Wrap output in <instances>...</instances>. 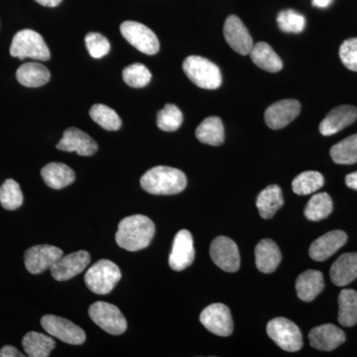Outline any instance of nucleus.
Instances as JSON below:
<instances>
[{
    "mask_svg": "<svg viewBox=\"0 0 357 357\" xmlns=\"http://www.w3.org/2000/svg\"><path fill=\"white\" fill-rule=\"evenodd\" d=\"M154 234L155 225L149 218L134 215L119 222L115 241L119 248L134 252L148 248Z\"/></svg>",
    "mask_w": 357,
    "mask_h": 357,
    "instance_id": "1",
    "label": "nucleus"
},
{
    "mask_svg": "<svg viewBox=\"0 0 357 357\" xmlns=\"http://www.w3.org/2000/svg\"><path fill=\"white\" fill-rule=\"evenodd\" d=\"M141 187L152 195H177L187 187V177L172 167L157 166L148 170L140 180Z\"/></svg>",
    "mask_w": 357,
    "mask_h": 357,
    "instance_id": "2",
    "label": "nucleus"
},
{
    "mask_svg": "<svg viewBox=\"0 0 357 357\" xmlns=\"http://www.w3.org/2000/svg\"><path fill=\"white\" fill-rule=\"evenodd\" d=\"M185 74L199 88L217 89L222 83V72L217 65L199 56H189L183 63Z\"/></svg>",
    "mask_w": 357,
    "mask_h": 357,
    "instance_id": "3",
    "label": "nucleus"
},
{
    "mask_svg": "<svg viewBox=\"0 0 357 357\" xmlns=\"http://www.w3.org/2000/svg\"><path fill=\"white\" fill-rule=\"evenodd\" d=\"M10 55L20 60L33 59L36 61L50 60L51 54L43 37L31 29L21 30L13 37Z\"/></svg>",
    "mask_w": 357,
    "mask_h": 357,
    "instance_id": "4",
    "label": "nucleus"
},
{
    "mask_svg": "<svg viewBox=\"0 0 357 357\" xmlns=\"http://www.w3.org/2000/svg\"><path fill=\"white\" fill-rule=\"evenodd\" d=\"M121 279L119 267L110 260H100L89 268L84 275V281L91 292L107 295L114 290Z\"/></svg>",
    "mask_w": 357,
    "mask_h": 357,
    "instance_id": "5",
    "label": "nucleus"
},
{
    "mask_svg": "<svg viewBox=\"0 0 357 357\" xmlns=\"http://www.w3.org/2000/svg\"><path fill=\"white\" fill-rule=\"evenodd\" d=\"M267 333L275 344L289 352L299 351L303 347V337L300 328L290 319L276 318L267 325Z\"/></svg>",
    "mask_w": 357,
    "mask_h": 357,
    "instance_id": "6",
    "label": "nucleus"
},
{
    "mask_svg": "<svg viewBox=\"0 0 357 357\" xmlns=\"http://www.w3.org/2000/svg\"><path fill=\"white\" fill-rule=\"evenodd\" d=\"M89 314L96 325L110 335H122L128 328V321L121 310L109 303H93L89 307Z\"/></svg>",
    "mask_w": 357,
    "mask_h": 357,
    "instance_id": "7",
    "label": "nucleus"
},
{
    "mask_svg": "<svg viewBox=\"0 0 357 357\" xmlns=\"http://www.w3.org/2000/svg\"><path fill=\"white\" fill-rule=\"evenodd\" d=\"M121 32L129 44L143 54L152 56L158 53V37L146 25L136 21H126L121 25Z\"/></svg>",
    "mask_w": 357,
    "mask_h": 357,
    "instance_id": "8",
    "label": "nucleus"
},
{
    "mask_svg": "<svg viewBox=\"0 0 357 357\" xmlns=\"http://www.w3.org/2000/svg\"><path fill=\"white\" fill-rule=\"evenodd\" d=\"M41 325L49 335L66 344L79 345L86 342V333L69 319L46 314L41 319Z\"/></svg>",
    "mask_w": 357,
    "mask_h": 357,
    "instance_id": "9",
    "label": "nucleus"
},
{
    "mask_svg": "<svg viewBox=\"0 0 357 357\" xmlns=\"http://www.w3.org/2000/svg\"><path fill=\"white\" fill-rule=\"evenodd\" d=\"M202 325L218 337H229L234 332V321L229 307L225 305L211 304L199 316Z\"/></svg>",
    "mask_w": 357,
    "mask_h": 357,
    "instance_id": "10",
    "label": "nucleus"
},
{
    "mask_svg": "<svg viewBox=\"0 0 357 357\" xmlns=\"http://www.w3.org/2000/svg\"><path fill=\"white\" fill-rule=\"evenodd\" d=\"M210 252L213 261L223 271L234 273L241 267L238 248L229 237H217L211 243Z\"/></svg>",
    "mask_w": 357,
    "mask_h": 357,
    "instance_id": "11",
    "label": "nucleus"
},
{
    "mask_svg": "<svg viewBox=\"0 0 357 357\" xmlns=\"http://www.w3.org/2000/svg\"><path fill=\"white\" fill-rule=\"evenodd\" d=\"M62 249L56 246L42 244L32 246L24 255L25 267L31 274H41L50 269L59 258L62 257Z\"/></svg>",
    "mask_w": 357,
    "mask_h": 357,
    "instance_id": "12",
    "label": "nucleus"
},
{
    "mask_svg": "<svg viewBox=\"0 0 357 357\" xmlns=\"http://www.w3.org/2000/svg\"><path fill=\"white\" fill-rule=\"evenodd\" d=\"M91 263V255L84 250L76 251L59 258L50 268L56 281H67L81 274Z\"/></svg>",
    "mask_w": 357,
    "mask_h": 357,
    "instance_id": "13",
    "label": "nucleus"
},
{
    "mask_svg": "<svg viewBox=\"0 0 357 357\" xmlns=\"http://www.w3.org/2000/svg\"><path fill=\"white\" fill-rule=\"evenodd\" d=\"M195 255L196 252L191 232L187 229L180 230L174 238L172 251L169 256V265L175 271H183L185 268L191 266Z\"/></svg>",
    "mask_w": 357,
    "mask_h": 357,
    "instance_id": "14",
    "label": "nucleus"
},
{
    "mask_svg": "<svg viewBox=\"0 0 357 357\" xmlns=\"http://www.w3.org/2000/svg\"><path fill=\"white\" fill-rule=\"evenodd\" d=\"M223 34L227 44L241 55H248L255 46L248 28L236 15H230L225 20Z\"/></svg>",
    "mask_w": 357,
    "mask_h": 357,
    "instance_id": "15",
    "label": "nucleus"
},
{
    "mask_svg": "<svg viewBox=\"0 0 357 357\" xmlns=\"http://www.w3.org/2000/svg\"><path fill=\"white\" fill-rule=\"evenodd\" d=\"M301 103L296 100H283L273 103L265 112L268 128L278 130L290 124L300 114Z\"/></svg>",
    "mask_w": 357,
    "mask_h": 357,
    "instance_id": "16",
    "label": "nucleus"
},
{
    "mask_svg": "<svg viewBox=\"0 0 357 357\" xmlns=\"http://www.w3.org/2000/svg\"><path fill=\"white\" fill-rule=\"evenodd\" d=\"M57 149L65 152H77L79 156H93L98 150V143L81 129H66Z\"/></svg>",
    "mask_w": 357,
    "mask_h": 357,
    "instance_id": "17",
    "label": "nucleus"
},
{
    "mask_svg": "<svg viewBox=\"0 0 357 357\" xmlns=\"http://www.w3.org/2000/svg\"><path fill=\"white\" fill-rule=\"evenodd\" d=\"M347 236L342 230H333L324 234L310 246L309 255L314 261H325L347 243Z\"/></svg>",
    "mask_w": 357,
    "mask_h": 357,
    "instance_id": "18",
    "label": "nucleus"
},
{
    "mask_svg": "<svg viewBox=\"0 0 357 357\" xmlns=\"http://www.w3.org/2000/svg\"><path fill=\"white\" fill-rule=\"evenodd\" d=\"M357 119V109L354 105H340L326 115L319 124V132L331 136L354 123Z\"/></svg>",
    "mask_w": 357,
    "mask_h": 357,
    "instance_id": "19",
    "label": "nucleus"
},
{
    "mask_svg": "<svg viewBox=\"0 0 357 357\" xmlns=\"http://www.w3.org/2000/svg\"><path fill=\"white\" fill-rule=\"evenodd\" d=\"M310 342L314 349L323 351H332L345 342V333L340 328L326 324L317 326L309 333Z\"/></svg>",
    "mask_w": 357,
    "mask_h": 357,
    "instance_id": "20",
    "label": "nucleus"
},
{
    "mask_svg": "<svg viewBox=\"0 0 357 357\" xmlns=\"http://www.w3.org/2000/svg\"><path fill=\"white\" fill-rule=\"evenodd\" d=\"M331 279L338 287H344L357 279V252L344 253L331 268Z\"/></svg>",
    "mask_w": 357,
    "mask_h": 357,
    "instance_id": "21",
    "label": "nucleus"
},
{
    "mask_svg": "<svg viewBox=\"0 0 357 357\" xmlns=\"http://www.w3.org/2000/svg\"><path fill=\"white\" fill-rule=\"evenodd\" d=\"M281 260L280 249L271 239H263L256 245V266L262 273L269 274L274 272L280 264Z\"/></svg>",
    "mask_w": 357,
    "mask_h": 357,
    "instance_id": "22",
    "label": "nucleus"
},
{
    "mask_svg": "<svg viewBox=\"0 0 357 357\" xmlns=\"http://www.w3.org/2000/svg\"><path fill=\"white\" fill-rule=\"evenodd\" d=\"M325 288V280L321 272L307 270L300 275L296 281V290L300 300L312 302Z\"/></svg>",
    "mask_w": 357,
    "mask_h": 357,
    "instance_id": "23",
    "label": "nucleus"
},
{
    "mask_svg": "<svg viewBox=\"0 0 357 357\" xmlns=\"http://www.w3.org/2000/svg\"><path fill=\"white\" fill-rule=\"evenodd\" d=\"M45 184L52 189L61 190L74 183L76 174L64 163L48 164L41 170Z\"/></svg>",
    "mask_w": 357,
    "mask_h": 357,
    "instance_id": "24",
    "label": "nucleus"
},
{
    "mask_svg": "<svg viewBox=\"0 0 357 357\" xmlns=\"http://www.w3.org/2000/svg\"><path fill=\"white\" fill-rule=\"evenodd\" d=\"M284 204L283 192L278 185H270L265 188L256 199V206L260 215L265 220L274 217Z\"/></svg>",
    "mask_w": 357,
    "mask_h": 357,
    "instance_id": "25",
    "label": "nucleus"
},
{
    "mask_svg": "<svg viewBox=\"0 0 357 357\" xmlns=\"http://www.w3.org/2000/svg\"><path fill=\"white\" fill-rule=\"evenodd\" d=\"M51 74L44 65L39 63H26L18 68L16 79L27 88H39L50 81Z\"/></svg>",
    "mask_w": 357,
    "mask_h": 357,
    "instance_id": "26",
    "label": "nucleus"
},
{
    "mask_svg": "<svg viewBox=\"0 0 357 357\" xmlns=\"http://www.w3.org/2000/svg\"><path fill=\"white\" fill-rule=\"evenodd\" d=\"M250 57L257 67L267 72H280L283 68V62L280 57L275 53L271 46L265 42H259L253 46L250 52Z\"/></svg>",
    "mask_w": 357,
    "mask_h": 357,
    "instance_id": "27",
    "label": "nucleus"
},
{
    "mask_svg": "<svg viewBox=\"0 0 357 357\" xmlns=\"http://www.w3.org/2000/svg\"><path fill=\"white\" fill-rule=\"evenodd\" d=\"M196 136L204 144L220 146L225 142V128L222 119L218 116L204 119L197 128Z\"/></svg>",
    "mask_w": 357,
    "mask_h": 357,
    "instance_id": "28",
    "label": "nucleus"
},
{
    "mask_svg": "<svg viewBox=\"0 0 357 357\" xmlns=\"http://www.w3.org/2000/svg\"><path fill=\"white\" fill-rule=\"evenodd\" d=\"M23 349L30 357H48L56 347L53 338L37 332L26 333L22 340Z\"/></svg>",
    "mask_w": 357,
    "mask_h": 357,
    "instance_id": "29",
    "label": "nucleus"
},
{
    "mask_svg": "<svg viewBox=\"0 0 357 357\" xmlns=\"http://www.w3.org/2000/svg\"><path fill=\"white\" fill-rule=\"evenodd\" d=\"M338 323L345 328L357 324V292L352 289H344L338 297Z\"/></svg>",
    "mask_w": 357,
    "mask_h": 357,
    "instance_id": "30",
    "label": "nucleus"
},
{
    "mask_svg": "<svg viewBox=\"0 0 357 357\" xmlns=\"http://www.w3.org/2000/svg\"><path fill=\"white\" fill-rule=\"evenodd\" d=\"M333 210V203L330 195L326 192H319L314 195L307 202L305 208V217L312 222H319L328 218Z\"/></svg>",
    "mask_w": 357,
    "mask_h": 357,
    "instance_id": "31",
    "label": "nucleus"
},
{
    "mask_svg": "<svg viewBox=\"0 0 357 357\" xmlns=\"http://www.w3.org/2000/svg\"><path fill=\"white\" fill-rule=\"evenodd\" d=\"M331 157L333 162L342 165H351L357 162V134L349 136L345 139L333 145L331 149Z\"/></svg>",
    "mask_w": 357,
    "mask_h": 357,
    "instance_id": "32",
    "label": "nucleus"
},
{
    "mask_svg": "<svg viewBox=\"0 0 357 357\" xmlns=\"http://www.w3.org/2000/svg\"><path fill=\"white\" fill-rule=\"evenodd\" d=\"M324 184L325 178L321 173L317 171H306L294 178L292 189L294 192L299 196H307L319 191Z\"/></svg>",
    "mask_w": 357,
    "mask_h": 357,
    "instance_id": "33",
    "label": "nucleus"
},
{
    "mask_svg": "<svg viewBox=\"0 0 357 357\" xmlns=\"http://www.w3.org/2000/svg\"><path fill=\"white\" fill-rule=\"evenodd\" d=\"M91 119L107 131H117L121 128V119L114 109L105 105H95L89 110Z\"/></svg>",
    "mask_w": 357,
    "mask_h": 357,
    "instance_id": "34",
    "label": "nucleus"
},
{
    "mask_svg": "<svg viewBox=\"0 0 357 357\" xmlns=\"http://www.w3.org/2000/svg\"><path fill=\"white\" fill-rule=\"evenodd\" d=\"M0 204L7 211L17 210L23 204L20 185L13 178H8L0 187Z\"/></svg>",
    "mask_w": 357,
    "mask_h": 357,
    "instance_id": "35",
    "label": "nucleus"
},
{
    "mask_svg": "<svg viewBox=\"0 0 357 357\" xmlns=\"http://www.w3.org/2000/svg\"><path fill=\"white\" fill-rule=\"evenodd\" d=\"M183 123V114L175 105H166L157 114V126L162 131L173 132Z\"/></svg>",
    "mask_w": 357,
    "mask_h": 357,
    "instance_id": "36",
    "label": "nucleus"
},
{
    "mask_svg": "<svg viewBox=\"0 0 357 357\" xmlns=\"http://www.w3.org/2000/svg\"><path fill=\"white\" fill-rule=\"evenodd\" d=\"M122 77L131 88L141 89L146 86L152 79L149 69L143 64L136 63L126 67L122 72Z\"/></svg>",
    "mask_w": 357,
    "mask_h": 357,
    "instance_id": "37",
    "label": "nucleus"
},
{
    "mask_svg": "<svg viewBox=\"0 0 357 357\" xmlns=\"http://www.w3.org/2000/svg\"><path fill=\"white\" fill-rule=\"evenodd\" d=\"M277 23L282 31L299 34L304 31L306 20L302 14L298 13L293 9L281 11L277 16Z\"/></svg>",
    "mask_w": 357,
    "mask_h": 357,
    "instance_id": "38",
    "label": "nucleus"
},
{
    "mask_svg": "<svg viewBox=\"0 0 357 357\" xmlns=\"http://www.w3.org/2000/svg\"><path fill=\"white\" fill-rule=\"evenodd\" d=\"M84 42H86L89 55L93 58L100 59L105 57L110 52L109 40L100 33H89L84 38Z\"/></svg>",
    "mask_w": 357,
    "mask_h": 357,
    "instance_id": "39",
    "label": "nucleus"
},
{
    "mask_svg": "<svg viewBox=\"0 0 357 357\" xmlns=\"http://www.w3.org/2000/svg\"><path fill=\"white\" fill-rule=\"evenodd\" d=\"M340 57L347 69L357 72V38L345 40L340 48Z\"/></svg>",
    "mask_w": 357,
    "mask_h": 357,
    "instance_id": "40",
    "label": "nucleus"
},
{
    "mask_svg": "<svg viewBox=\"0 0 357 357\" xmlns=\"http://www.w3.org/2000/svg\"><path fill=\"white\" fill-rule=\"evenodd\" d=\"M0 357H24V354L11 345H6L0 349Z\"/></svg>",
    "mask_w": 357,
    "mask_h": 357,
    "instance_id": "41",
    "label": "nucleus"
},
{
    "mask_svg": "<svg viewBox=\"0 0 357 357\" xmlns=\"http://www.w3.org/2000/svg\"><path fill=\"white\" fill-rule=\"evenodd\" d=\"M345 184H347V187L351 188V189L357 191V171L356 172L349 174L345 177Z\"/></svg>",
    "mask_w": 357,
    "mask_h": 357,
    "instance_id": "42",
    "label": "nucleus"
},
{
    "mask_svg": "<svg viewBox=\"0 0 357 357\" xmlns=\"http://www.w3.org/2000/svg\"><path fill=\"white\" fill-rule=\"evenodd\" d=\"M41 6L47 7H56L62 2V0H35Z\"/></svg>",
    "mask_w": 357,
    "mask_h": 357,
    "instance_id": "43",
    "label": "nucleus"
},
{
    "mask_svg": "<svg viewBox=\"0 0 357 357\" xmlns=\"http://www.w3.org/2000/svg\"><path fill=\"white\" fill-rule=\"evenodd\" d=\"M333 0H312V6L319 8H326L332 4Z\"/></svg>",
    "mask_w": 357,
    "mask_h": 357,
    "instance_id": "44",
    "label": "nucleus"
}]
</instances>
